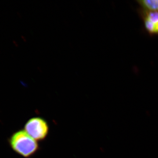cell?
Masks as SVG:
<instances>
[{
  "instance_id": "cell-1",
  "label": "cell",
  "mask_w": 158,
  "mask_h": 158,
  "mask_svg": "<svg viewBox=\"0 0 158 158\" xmlns=\"http://www.w3.org/2000/svg\"><path fill=\"white\" fill-rule=\"evenodd\" d=\"M9 143L15 152L26 158L34 155L39 148L37 141L22 130L18 131L12 135Z\"/></svg>"
},
{
  "instance_id": "cell-3",
  "label": "cell",
  "mask_w": 158,
  "mask_h": 158,
  "mask_svg": "<svg viewBox=\"0 0 158 158\" xmlns=\"http://www.w3.org/2000/svg\"><path fill=\"white\" fill-rule=\"evenodd\" d=\"M144 27L152 34H158V11L146 10L144 13Z\"/></svg>"
},
{
  "instance_id": "cell-2",
  "label": "cell",
  "mask_w": 158,
  "mask_h": 158,
  "mask_svg": "<svg viewBox=\"0 0 158 158\" xmlns=\"http://www.w3.org/2000/svg\"><path fill=\"white\" fill-rule=\"evenodd\" d=\"M25 131L36 141L44 140L49 133L48 123L44 118L33 117L29 119L25 125Z\"/></svg>"
},
{
  "instance_id": "cell-4",
  "label": "cell",
  "mask_w": 158,
  "mask_h": 158,
  "mask_svg": "<svg viewBox=\"0 0 158 158\" xmlns=\"http://www.w3.org/2000/svg\"><path fill=\"white\" fill-rule=\"evenodd\" d=\"M138 2L146 10L158 11V0H143Z\"/></svg>"
}]
</instances>
